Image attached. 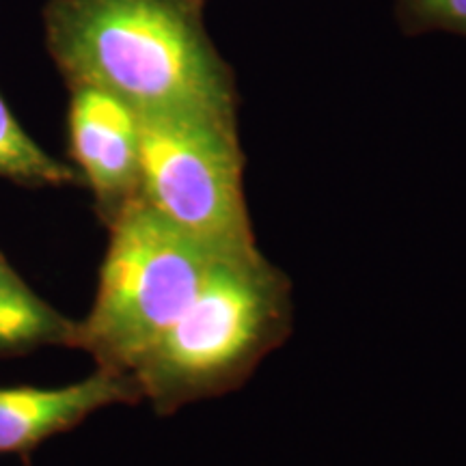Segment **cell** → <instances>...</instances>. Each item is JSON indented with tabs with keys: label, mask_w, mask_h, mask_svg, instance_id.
Masks as SVG:
<instances>
[{
	"label": "cell",
	"mask_w": 466,
	"mask_h": 466,
	"mask_svg": "<svg viewBox=\"0 0 466 466\" xmlns=\"http://www.w3.org/2000/svg\"><path fill=\"white\" fill-rule=\"evenodd\" d=\"M44 33L67 86L100 89L138 116L236 119V76L206 28V0H48Z\"/></svg>",
	"instance_id": "cell-1"
},
{
	"label": "cell",
	"mask_w": 466,
	"mask_h": 466,
	"mask_svg": "<svg viewBox=\"0 0 466 466\" xmlns=\"http://www.w3.org/2000/svg\"><path fill=\"white\" fill-rule=\"evenodd\" d=\"M291 329L288 277L259 250L218 258L182 316L132 376L158 415L218 398L248 380Z\"/></svg>",
	"instance_id": "cell-2"
},
{
	"label": "cell",
	"mask_w": 466,
	"mask_h": 466,
	"mask_svg": "<svg viewBox=\"0 0 466 466\" xmlns=\"http://www.w3.org/2000/svg\"><path fill=\"white\" fill-rule=\"evenodd\" d=\"M217 259L138 197L108 225L96 300L78 322V350L97 367L132 374L190 305Z\"/></svg>",
	"instance_id": "cell-3"
},
{
	"label": "cell",
	"mask_w": 466,
	"mask_h": 466,
	"mask_svg": "<svg viewBox=\"0 0 466 466\" xmlns=\"http://www.w3.org/2000/svg\"><path fill=\"white\" fill-rule=\"evenodd\" d=\"M141 124V199L218 258L255 253L238 121L147 115Z\"/></svg>",
	"instance_id": "cell-4"
},
{
	"label": "cell",
	"mask_w": 466,
	"mask_h": 466,
	"mask_svg": "<svg viewBox=\"0 0 466 466\" xmlns=\"http://www.w3.org/2000/svg\"><path fill=\"white\" fill-rule=\"evenodd\" d=\"M69 156L89 186L96 212L110 225L141 197V124L116 97L91 86H69Z\"/></svg>",
	"instance_id": "cell-5"
},
{
	"label": "cell",
	"mask_w": 466,
	"mask_h": 466,
	"mask_svg": "<svg viewBox=\"0 0 466 466\" xmlns=\"http://www.w3.org/2000/svg\"><path fill=\"white\" fill-rule=\"evenodd\" d=\"M143 401L132 374L97 367L66 387H0V456L28 453L97 410Z\"/></svg>",
	"instance_id": "cell-6"
},
{
	"label": "cell",
	"mask_w": 466,
	"mask_h": 466,
	"mask_svg": "<svg viewBox=\"0 0 466 466\" xmlns=\"http://www.w3.org/2000/svg\"><path fill=\"white\" fill-rule=\"evenodd\" d=\"M46 348L78 350V322L46 302L0 248V360Z\"/></svg>",
	"instance_id": "cell-7"
},
{
	"label": "cell",
	"mask_w": 466,
	"mask_h": 466,
	"mask_svg": "<svg viewBox=\"0 0 466 466\" xmlns=\"http://www.w3.org/2000/svg\"><path fill=\"white\" fill-rule=\"evenodd\" d=\"M0 177L26 188L83 184V177L74 165L50 156L22 127L3 96H0Z\"/></svg>",
	"instance_id": "cell-8"
},
{
	"label": "cell",
	"mask_w": 466,
	"mask_h": 466,
	"mask_svg": "<svg viewBox=\"0 0 466 466\" xmlns=\"http://www.w3.org/2000/svg\"><path fill=\"white\" fill-rule=\"evenodd\" d=\"M398 22L406 35L447 31L466 37V0H398Z\"/></svg>",
	"instance_id": "cell-9"
}]
</instances>
